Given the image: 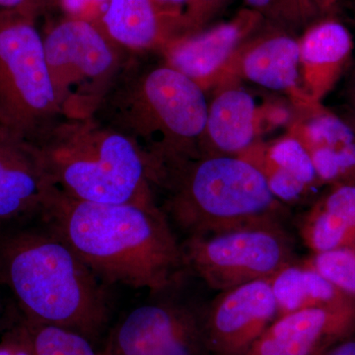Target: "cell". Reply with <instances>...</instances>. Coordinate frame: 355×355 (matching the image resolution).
Here are the masks:
<instances>
[{"instance_id": "cell-3", "label": "cell", "mask_w": 355, "mask_h": 355, "mask_svg": "<svg viewBox=\"0 0 355 355\" xmlns=\"http://www.w3.org/2000/svg\"><path fill=\"white\" fill-rule=\"evenodd\" d=\"M207 106L205 91L167 64L128 62L94 116L137 146L151 181L158 170L202 155Z\"/></svg>"}, {"instance_id": "cell-15", "label": "cell", "mask_w": 355, "mask_h": 355, "mask_svg": "<svg viewBox=\"0 0 355 355\" xmlns=\"http://www.w3.org/2000/svg\"><path fill=\"white\" fill-rule=\"evenodd\" d=\"M287 135L304 147L320 182L355 183V132L347 121L315 103L292 108Z\"/></svg>"}, {"instance_id": "cell-30", "label": "cell", "mask_w": 355, "mask_h": 355, "mask_svg": "<svg viewBox=\"0 0 355 355\" xmlns=\"http://www.w3.org/2000/svg\"><path fill=\"white\" fill-rule=\"evenodd\" d=\"M0 355H14V336L11 327L7 328L0 340Z\"/></svg>"}, {"instance_id": "cell-5", "label": "cell", "mask_w": 355, "mask_h": 355, "mask_svg": "<svg viewBox=\"0 0 355 355\" xmlns=\"http://www.w3.org/2000/svg\"><path fill=\"white\" fill-rule=\"evenodd\" d=\"M32 146L49 183L70 198L158 205L144 154L95 116L58 119Z\"/></svg>"}, {"instance_id": "cell-16", "label": "cell", "mask_w": 355, "mask_h": 355, "mask_svg": "<svg viewBox=\"0 0 355 355\" xmlns=\"http://www.w3.org/2000/svg\"><path fill=\"white\" fill-rule=\"evenodd\" d=\"M101 27L114 42L132 51L162 50L188 35L181 7L158 0H109Z\"/></svg>"}, {"instance_id": "cell-4", "label": "cell", "mask_w": 355, "mask_h": 355, "mask_svg": "<svg viewBox=\"0 0 355 355\" xmlns=\"http://www.w3.org/2000/svg\"><path fill=\"white\" fill-rule=\"evenodd\" d=\"M160 209L187 238L280 221L284 203L251 163L236 155L202 154L162 168L151 178Z\"/></svg>"}, {"instance_id": "cell-1", "label": "cell", "mask_w": 355, "mask_h": 355, "mask_svg": "<svg viewBox=\"0 0 355 355\" xmlns=\"http://www.w3.org/2000/svg\"><path fill=\"white\" fill-rule=\"evenodd\" d=\"M40 219L108 286L153 293L189 275L182 243L159 205L85 202L51 186Z\"/></svg>"}, {"instance_id": "cell-14", "label": "cell", "mask_w": 355, "mask_h": 355, "mask_svg": "<svg viewBox=\"0 0 355 355\" xmlns=\"http://www.w3.org/2000/svg\"><path fill=\"white\" fill-rule=\"evenodd\" d=\"M355 333V304L277 318L244 355H324Z\"/></svg>"}, {"instance_id": "cell-2", "label": "cell", "mask_w": 355, "mask_h": 355, "mask_svg": "<svg viewBox=\"0 0 355 355\" xmlns=\"http://www.w3.org/2000/svg\"><path fill=\"white\" fill-rule=\"evenodd\" d=\"M0 284L26 321L76 331L95 345L108 330V286L40 218L0 233Z\"/></svg>"}, {"instance_id": "cell-8", "label": "cell", "mask_w": 355, "mask_h": 355, "mask_svg": "<svg viewBox=\"0 0 355 355\" xmlns=\"http://www.w3.org/2000/svg\"><path fill=\"white\" fill-rule=\"evenodd\" d=\"M182 249L188 272L218 292L270 279L294 263L292 239L280 221L187 238Z\"/></svg>"}, {"instance_id": "cell-10", "label": "cell", "mask_w": 355, "mask_h": 355, "mask_svg": "<svg viewBox=\"0 0 355 355\" xmlns=\"http://www.w3.org/2000/svg\"><path fill=\"white\" fill-rule=\"evenodd\" d=\"M292 109L279 102H263L238 80L217 86L207 106L202 154L238 155L263 133L288 125Z\"/></svg>"}, {"instance_id": "cell-13", "label": "cell", "mask_w": 355, "mask_h": 355, "mask_svg": "<svg viewBox=\"0 0 355 355\" xmlns=\"http://www.w3.org/2000/svg\"><path fill=\"white\" fill-rule=\"evenodd\" d=\"M263 24L260 14L245 7L227 22L180 37L161 51L165 64L190 77L207 92L218 86L240 46Z\"/></svg>"}, {"instance_id": "cell-17", "label": "cell", "mask_w": 355, "mask_h": 355, "mask_svg": "<svg viewBox=\"0 0 355 355\" xmlns=\"http://www.w3.org/2000/svg\"><path fill=\"white\" fill-rule=\"evenodd\" d=\"M301 85L306 96L320 103L336 85L352 55L349 29L334 18H322L299 37Z\"/></svg>"}, {"instance_id": "cell-11", "label": "cell", "mask_w": 355, "mask_h": 355, "mask_svg": "<svg viewBox=\"0 0 355 355\" xmlns=\"http://www.w3.org/2000/svg\"><path fill=\"white\" fill-rule=\"evenodd\" d=\"M277 318L270 279L219 292L205 310V338L210 355H244Z\"/></svg>"}, {"instance_id": "cell-31", "label": "cell", "mask_w": 355, "mask_h": 355, "mask_svg": "<svg viewBox=\"0 0 355 355\" xmlns=\"http://www.w3.org/2000/svg\"><path fill=\"white\" fill-rule=\"evenodd\" d=\"M323 17L326 14H330L338 7L340 0H311Z\"/></svg>"}, {"instance_id": "cell-21", "label": "cell", "mask_w": 355, "mask_h": 355, "mask_svg": "<svg viewBox=\"0 0 355 355\" xmlns=\"http://www.w3.org/2000/svg\"><path fill=\"white\" fill-rule=\"evenodd\" d=\"M19 316L34 355H108L94 343L76 331L26 321Z\"/></svg>"}, {"instance_id": "cell-33", "label": "cell", "mask_w": 355, "mask_h": 355, "mask_svg": "<svg viewBox=\"0 0 355 355\" xmlns=\"http://www.w3.org/2000/svg\"><path fill=\"white\" fill-rule=\"evenodd\" d=\"M4 291L3 287H2L1 284H0V292ZM1 308H2V298H1V293H0V314H1Z\"/></svg>"}, {"instance_id": "cell-28", "label": "cell", "mask_w": 355, "mask_h": 355, "mask_svg": "<svg viewBox=\"0 0 355 355\" xmlns=\"http://www.w3.org/2000/svg\"><path fill=\"white\" fill-rule=\"evenodd\" d=\"M10 327L14 336V355H34L18 313Z\"/></svg>"}, {"instance_id": "cell-12", "label": "cell", "mask_w": 355, "mask_h": 355, "mask_svg": "<svg viewBox=\"0 0 355 355\" xmlns=\"http://www.w3.org/2000/svg\"><path fill=\"white\" fill-rule=\"evenodd\" d=\"M240 79L286 95L292 108L317 103L301 85L299 37L266 22L240 46L218 86Z\"/></svg>"}, {"instance_id": "cell-19", "label": "cell", "mask_w": 355, "mask_h": 355, "mask_svg": "<svg viewBox=\"0 0 355 355\" xmlns=\"http://www.w3.org/2000/svg\"><path fill=\"white\" fill-rule=\"evenodd\" d=\"M277 305V318L312 308L343 307L355 304V297L340 291L316 270L295 263L270 279Z\"/></svg>"}, {"instance_id": "cell-26", "label": "cell", "mask_w": 355, "mask_h": 355, "mask_svg": "<svg viewBox=\"0 0 355 355\" xmlns=\"http://www.w3.org/2000/svg\"><path fill=\"white\" fill-rule=\"evenodd\" d=\"M60 4L69 18L88 21L101 26V20L109 0H60Z\"/></svg>"}, {"instance_id": "cell-24", "label": "cell", "mask_w": 355, "mask_h": 355, "mask_svg": "<svg viewBox=\"0 0 355 355\" xmlns=\"http://www.w3.org/2000/svg\"><path fill=\"white\" fill-rule=\"evenodd\" d=\"M317 202L355 229V183L334 184L333 189Z\"/></svg>"}, {"instance_id": "cell-7", "label": "cell", "mask_w": 355, "mask_h": 355, "mask_svg": "<svg viewBox=\"0 0 355 355\" xmlns=\"http://www.w3.org/2000/svg\"><path fill=\"white\" fill-rule=\"evenodd\" d=\"M44 55L62 118L94 116L127 67L125 49L100 25L62 21L44 37Z\"/></svg>"}, {"instance_id": "cell-9", "label": "cell", "mask_w": 355, "mask_h": 355, "mask_svg": "<svg viewBox=\"0 0 355 355\" xmlns=\"http://www.w3.org/2000/svg\"><path fill=\"white\" fill-rule=\"evenodd\" d=\"M184 279L155 292L157 298L121 318L107 338L108 355H210L205 331L207 303L176 295Z\"/></svg>"}, {"instance_id": "cell-23", "label": "cell", "mask_w": 355, "mask_h": 355, "mask_svg": "<svg viewBox=\"0 0 355 355\" xmlns=\"http://www.w3.org/2000/svg\"><path fill=\"white\" fill-rule=\"evenodd\" d=\"M303 265L316 270L340 291L355 297V250L313 254Z\"/></svg>"}, {"instance_id": "cell-22", "label": "cell", "mask_w": 355, "mask_h": 355, "mask_svg": "<svg viewBox=\"0 0 355 355\" xmlns=\"http://www.w3.org/2000/svg\"><path fill=\"white\" fill-rule=\"evenodd\" d=\"M248 8L260 14L268 24L300 37L309 26L322 19L311 0H245Z\"/></svg>"}, {"instance_id": "cell-29", "label": "cell", "mask_w": 355, "mask_h": 355, "mask_svg": "<svg viewBox=\"0 0 355 355\" xmlns=\"http://www.w3.org/2000/svg\"><path fill=\"white\" fill-rule=\"evenodd\" d=\"M324 355H355V338H349L336 343Z\"/></svg>"}, {"instance_id": "cell-32", "label": "cell", "mask_w": 355, "mask_h": 355, "mask_svg": "<svg viewBox=\"0 0 355 355\" xmlns=\"http://www.w3.org/2000/svg\"><path fill=\"white\" fill-rule=\"evenodd\" d=\"M158 1L165 6L180 7L182 3H186L187 0H158Z\"/></svg>"}, {"instance_id": "cell-27", "label": "cell", "mask_w": 355, "mask_h": 355, "mask_svg": "<svg viewBox=\"0 0 355 355\" xmlns=\"http://www.w3.org/2000/svg\"><path fill=\"white\" fill-rule=\"evenodd\" d=\"M58 3L60 0H0V11L19 14L36 22L40 16Z\"/></svg>"}, {"instance_id": "cell-18", "label": "cell", "mask_w": 355, "mask_h": 355, "mask_svg": "<svg viewBox=\"0 0 355 355\" xmlns=\"http://www.w3.org/2000/svg\"><path fill=\"white\" fill-rule=\"evenodd\" d=\"M236 156L254 166L284 203L297 202L320 182L304 147L287 133L272 141L258 140Z\"/></svg>"}, {"instance_id": "cell-20", "label": "cell", "mask_w": 355, "mask_h": 355, "mask_svg": "<svg viewBox=\"0 0 355 355\" xmlns=\"http://www.w3.org/2000/svg\"><path fill=\"white\" fill-rule=\"evenodd\" d=\"M299 232L313 254L355 250V229L318 202L303 217Z\"/></svg>"}, {"instance_id": "cell-25", "label": "cell", "mask_w": 355, "mask_h": 355, "mask_svg": "<svg viewBox=\"0 0 355 355\" xmlns=\"http://www.w3.org/2000/svg\"><path fill=\"white\" fill-rule=\"evenodd\" d=\"M228 2L229 0H187L183 12L188 35L205 30Z\"/></svg>"}, {"instance_id": "cell-6", "label": "cell", "mask_w": 355, "mask_h": 355, "mask_svg": "<svg viewBox=\"0 0 355 355\" xmlns=\"http://www.w3.org/2000/svg\"><path fill=\"white\" fill-rule=\"evenodd\" d=\"M60 118L35 21L0 11V128L34 144Z\"/></svg>"}]
</instances>
